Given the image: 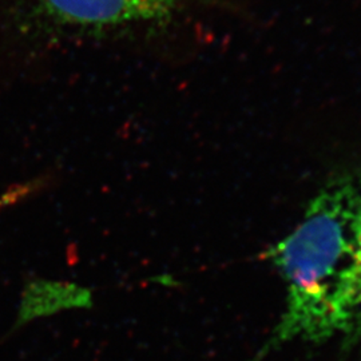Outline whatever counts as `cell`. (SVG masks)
I'll return each instance as SVG.
<instances>
[{
	"label": "cell",
	"mask_w": 361,
	"mask_h": 361,
	"mask_svg": "<svg viewBox=\"0 0 361 361\" xmlns=\"http://www.w3.org/2000/svg\"><path fill=\"white\" fill-rule=\"evenodd\" d=\"M92 292L75 283L35 279L25 285L20 296L16 322L10 334L27 324L59 312L92 308Z\"/></svg>",
	"instance_id": "3957f363"
},
{
	"label": "cell",
	"mask_w": 361,
	"mask_h": 361,
	"mask_svg": "<svg viewBox=\"0 0 361 361\" xmlns=\"http://www.w3.org/2000/svg\"><path fill=\"white\" fill-rule=\"evenodd\" d=\"M180 0H30L52 26L106 31L161 23L176 13Z\"/></svg>",
	"instance_id": "7a4b0ae2"
},
{
	"label": "cell",
	"mask_w": 361,
	"mask_h": 361,
	"mask_svg": "<svg viewBox=\"0 0 361 361\" xmlns=\"http://www.w3.org/2000/svg\"><path fill=\"white\" fill-rule=\"evenodd\" d=\"M265 259L284 281L285 308L250 361L297 341L361 350V170L329 180Z\"/></svg>",
	"instance_id": "6da1fadb"
}]
</instances>
